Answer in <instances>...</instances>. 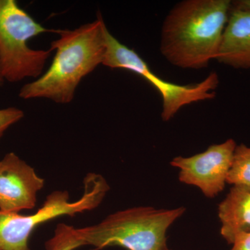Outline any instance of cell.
<instances>
[{"label":"cell","mask_w":250,"mask_h":250,"mask_svg":"<svg viewBox=\"0 0 250 250\" xmlns=\"http://www.w3.org/2000/svg\"><path fill=\"white\" fill-rule=\"evenodd\" d=\"M77 229L66 224L57 225L54 236L46 242V250H75L84 246L77 235Z\"/></svg>","instance_id":"12"},{"label":"cell","mask_w":250,"mask_h":250,"mask_svg":"<svg viewBox=\"0 0 250 250\" xmlns=\"http://www.w3.org/2000/svg\"><path fill=\"white\" fill-rule=\"evenodd\" d=\"M55 30L36 22L15 0H0V72L4 81L16 83L43 74L52 49H34L32 38Z\"/></svg>","instance_id":"4"},{"label":"cell","mask_w":250,"mask_h":250,"mask_svg":"<svg viewBox=\"0 0 250 250\" xmlns=\"http://www.w3.org/2000/svg\"><path fill=\"white\" fill-rule=\"evenodd\" d=\"M236 146L234 140L228 139L190 157L174 158L170 164L180 169L181 182L198 187L206 197L213 198L225 188Z\"/></svg>","instance_id":"7"},{"label":"cell","mask_w":250,"mask_h":250,"mask_svg":"<svg viewBox=\"0 0 250 250\" xmlns=\"http://www.w3.org/2000/svg\"><path fill=\"white\" fill-rule=\"evenodd\" d=\"M232 8L233 9L250 11V0H236V1H232Z\"/></svg>","instance_id":"15"},{"label":"cell","mask_w":250,"mask_h":250,"mask_svg":"<svg viewBox=\"0 0 250 250\" xmlns=\"http://www.w3.org/2000/svg\"><path fill=\"white\" fill-rule=\"evenodd\" d=\"M231 250H250V233L237 238Z\"/></svg>","instance_id":"14"},{"label":"cell","mask_w":250,"mask_h":250,"mask_svg":"<svg viewBox=\"0 0 250 250\" xmlns=\"http://www.w3.org/2000/svg\"><path fill=\"white\" fill-rule=\"evenodd\" d=\"M185 210L184 207L174 209L134 207L119 210L97 225L76 231L84 246L97 250L113 246L127 250H169L166 233Z\"/></svg>","instance_id":"3"},{"label":"cell","mask_w":250,"mask_h":250,"mask_svg":"<svg viewBox=\"0 0 250 250\" xmlns=\"http://www.w3.org/2000/svg\"><path fill=\"white\" fill-rule=\"evenodd\" d=\"M24 115L22 110L16 107L0 109V139L10 126L22 119Z\"/></svg>","instance_id":"13"},{"label":"cell","mask_w":250,"mask_h":250,"mask_svg":"<svg viewBox=\"0 0 250 250\" xmlns=\"http://www.w3.org/2000/svg\"></svg>","instance_id":"17"},{"label":"cell","mask_w":250,"mask_h":250,"mask_svg":"<svg viewBox=\"0 0 250 250\" xmlns=\"http://www.w3.org/2000/svg\"><path fill=\"white\" fill-rule=\"evenodd\" d=\"M2 77H1V72H0V85H2L3 82H4Z\"/></svg>","instance_id":"16"},{"label":"cell","mask_w":250,"mask_h":250,"mask_svg":"<svg viewBox=\"0 0 250 250\" xmlns=\"http://www.w3.org/2000/svg\"><path fill=\"white\" fill-rule=\"evenodd\" d=\"M232 1L184 0L161 28V53L174 66L200 70L218 57Z\"/></svg>","instance_id":"1"},{"label":"cell","mask_w":250,"mask_h":250,"mask_svg":"<svg viewBox=\"0 0 250 250\" xmlns=\"http://www.w3.org/2000/svg\"><path fill=\"white\" fill-rule=\"evenodd\" d=\"M45 180L14 152L0 160V211L19 213L35 208Z\"/></svg>","instance_id":"8"},{"label":"cell","mask_w":250,"mask_h":250,"mask_svg":"<svg viewBox=\"0 0 250 250\" xmlns=\"http://www.w3.org/2000/svg\"><path fill=\"white\" fill-rule=\"evenodd\" d=\"M227 183L250 189V147L236 146Z\"/></svg>","instance_id":"11"},{"label":"cell","mask_w":250,"mask_h":250,"mask_svg":"<svg viewBox=\"0 0 250 250\" xmlns=\"http://www.w3.org/2000/svg\"><path fill=\"white\" fill-rule=\"evenodd\" d=\"M216 61L235 69H250V11L231 6Z\"/></svg>","instance_id":"9"},{"label":"cell","mask_w":250,"mask_h":250,"mask_svg":"<svg viewBox=\"0 0 250 250\" xmlns=\"http://www.w3.org/2000/svg\"><path fill=\"white\" fill-rule=\"evenodd\" d=\"M105 41L106 52L103 65L134 72L151 83L162 98L163 121H170L186 105L215 98V90L219 84L216 72H210L205 80L194 84H175L158 77L137 52L121 43L107 27L105 29Z\"/></svg>","instance_id":"6"},{"label":"cell","mask_w":250,"mask_h":250,"mask_svg":"<svg viewBox=\"0 0 250 250\" xmlns=\"http://www.w3.org/2000/svg\"><path fill=\"white\" fill-rule=\"evenodd\" d=\"M220 233L229 244L250 233V189L233 186L218 207Z\"/></svg>","instance_id":"10"},{"label":"cell","mask_w":250,"mask_h":250,"mask_svg":"<svg viewBox=\"0 0 250 250\" xmlns=\"http://www.w3.org/2000/svg\"><path fill=\"white\" fill-rule=\"evenodd\" d=\"M106 28L103 16L98 14L95 21L77 29L55 30L59 37L51 44L55 56L50 67L39 78L23 85L20 98L71 103L82 80L103 65Z\"/></svg>","instance_id":"2"},{"label":"cell","mask_w":250,"mask_h":250,"mask_svg":"<svg viewBox=\"0 0 250 250\" xmlns=\"http://www.w3.org/2000/svg\"><path fill=\"white\" fill-rule=\"evenodd\" d=\"M83 187V195L75 202H70L65 190L52 192L32 215L0 211V250H31L29 237L37 227L58 217L74 216L98 208L110 190L106 179L95 173L85 176Z\"/></svg>","instance_id":"5"}]
</instances>
